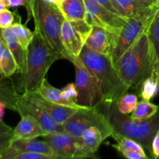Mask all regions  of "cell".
I'll return each mask as SVG.
<instances>
[{
  "instance_id": "cell-1",
  "label": "cell",
  "mask_w": 159,
  "mask_h": 159,
  "mask_svg": "<svg viewBox=\"0 0 159 159\" xmlns=\"http://www.w3.org/2000/svg\"><path fill=\"white\" fill-rule=\"evenodd\" d=\"M34 38L26 50V62L23 71L13 82L18 94L32 93L38 89L46 79L51 65L61 57L50 47L37 28H34Z\"/></svg>"
},
{
  "instance_id": "cell-2",
  "label": "cell",
  "mask_w": 159,
  "mask_h": 159,
  "mask_svg": "<svg viewBox=\"0 0 159 159\" xmlns=\"http://www.w3.org/2000/svg\"><path fill=\"white\" fill-rule=\"evenodd\" d=\"M114 66L129 88L138 89L142 82L152 75V56L146 31L115 62Z\"/></svg>"
},
{
  "instance_id": "cell-3",
  "label": "cell",
  "mask_w": 159,
  "mask_h": 159,
  "mask_svg": "<svg viewBox=\"0 0 159 159\" xmlns=\"http://www.w3.org/2000/svg\"><path fill=\"white\" fill-rule=\"evenodd\" d=\"M79 57L100 82L103 94L102 104L116 103L130 89L120 79L110 57L92 51L85 45Z\"/></svg>"
},
{
  "instance_id": "cell-4",
  "label": "cell",
  "mask_w": 159,
  "mask_h": 159,
  "mask_svg": "<svg viewBox=\"0 0 159 159\" xmlns=\"http://www.w3.org/2000/svg\"><path fill=\"white\" fill-rule=\"evenodd\" d=\"M98 108L107 116L115 132L138 141L152 154V141L159 130V107L155 115L145 120L134 119L129 114L121 113L116 103L101 104Z\"/></svg>"
},
{
  "instance_id": "cell-5",
  "label": "cell",
  "mask_w": 159,
  "mask_h": 159,
  "mask_svg": "<svg viewBox=\"0 0 159 159\" xmlns=\"http://www.w3.org/2000/svg\"><path fill=\"white\" fill-rule=\"evenodd\" d=\"M25 7L29 18L34 19V27L40 30L47 43L61 58L69 61L61 40V28L65 17L58 6L44 0H27Z\"/></svg>"
},
{
  "instance_id": "cell-6",
  "label": "cell",
  "mask_w": 159,
  "mask_h": 159,
  "mask_svg": "<svg viewBox=\"0 0 159 159\" xmlns=\"http://www.w3.org/2000/svg\"><path fill=\"white\" fill-rule=\"evenodd\" d=\"M71 63L75 68V86L78 93L76 102L88 108L98 107L103 99L102 87L97 78L85 67L79 57Z\"/></svg>"
},
{
  "instance_id": "cell-7",
  "label": "cell",
  "mask_w": 159,
  "mask_h": 159,
  "mask_svg": "<svg viewBox=\"0 0 159 159\" xmlns=\"http://www.w3.org/2000/svg\"><path fill=\"white\" fill-rule=\"evenodd\" d=\"M93 127L100 129L107 138L111 137L114 132L107 116L98 107L77 110L64 124L65 132L77 138H81L87 129Z\"/></svg>"
},
{
  "instance_id": "cell-8",
  "label": "cell",
  "mask_w": 159,
  "mask_h": 159,
  "mask_svg": "<svg viewBox=\"0 0 159 159\" xmlns=\"http://www.w3.org/2000/svg\"><path fill=\"white\" fill-rule=\"evenodd\" d=\"M158 13L159 10L143 16L127 18L120 33L116 35V45L112 55L113 64L138 40L143 33L147 30L150 23Z\"/></svg>"
},
{
  "instance_id": "cell-9",
  "label": "cell",
  "mask_w": 159,
  "mask_h": 159,
  "mask_svg": "<svg viewBox=\"0 0 159 159\" xmlns=\"http://www.w3.org/2000/svg\"><path fill=\"white\" fill-rule=\"evenodd\" d=\"M43 138L61 159L97 158L85 148L82 138L74 137L66 132L48 134Z\"/></svg>"
},
{
  "instance_id": "cell-10",
  "label": "cell",
  "mask_w": 159,
  "mask_h": 159,
  "mask_svg": "<svg viewBox=\"0 0 159 159\" xmlns=\"http://www.w3.org/2000/svg\"><path fill=\"white\" fill-rule=\"evenodd\" d=\"M86 8L85 20L91 26H97L118 34L125 25L127 18L110 11L93 0H84Z\"/></svg>"
},
{
  "instance_id": "cell-11",
  "label": "cell",
  "mask_w": 159,
  "mask_h": 159,
  "mask_svg": "<svg viewBox=\"0 0 159 159\" xmlns=\"http://www.w3.org/2000/svg\"><path fill=\"white\" fill-rule=\"evenodd\" d=\"M16 112L20 116L30 115L34 116L48 134L65 132L64 125L57 124L40 106L26 98L24 95L19 94Z\"/></svg>"
},
{
  "instance_id": "cell-12",
  "label": "cell",
  "mask_w": 159,
  "mask_h": 159,
  "mask_svg": "<svg viewBox=\"0 0 159 159\" xmlns=\"http://www.w3.org/2000/svg\"><path fill=\"white\" fill-rule=\"evenodd\" d=\"M119 15L125 18L139 17L159 10V2L152 0H111Z\"/></svg>"
},
{
  "instance_id": "cell-13",
  "label": "cell",
  "mask_w": 159,
  "mask_h": 159,
  "mask_svg": "<svg viewBox=\"0 0 159 159\" xmlns=\"http://www.w3.org/2000/svg\"><path fill=\"white\" fill-rule=\"evenodd\" d=\"M116 34L100 26H93L85 45L92 51L109 56L112 58L116 45Z\"/></svg>"
},
{
  "instance_id": "cell-14",
  "label": "cell",
  "mask_w": 159,
  "mask_h": 159,
  "mask_svg": "<svg viewBox=\"0 0 159 159\" xmlns=\"http://www.w3.org/2000/svg\"><path fill=\"white\" fill-rule=\"evenodd\" d=\"M23 95H24L26 98L30 99L34 102L40 106L57 124H61V125H64L67 120L70 116H72L77 110H79L77 109L71 108V107L54 103L45 99L37 92L23 93Z\"/></svg>"
},
{
  "instance_id": "cell-15",
  "label": "cell",
  "mask_w": 159,
  "mask_h": 159,
  "mask_svg": "<svg viewBox=\"0 0 159 159\" xmlns=\"http://www.w3.org/2000/svg\"><path fill=\"white\" fill-rule=\"evenodd\" d=\"M61 40L65 51L69 56L70 61L79 57L85 41L72 23L65 19L61 28Z\"/></svg>"
},
{
  "instance_id": "cell-16",
  "label": "cell",
  "mask_w": 159,
  "mask_h": 159,
  "mask_svg": "<svg viewBox=\"0 0 159 159\" xmlns=\"http://www.w3.org/2000/svg\"><path fill=\"white\" fill-rule=\"evenodd\" d=\"M48 132L40 123L30 115L21 116V120L13 129L12 139H31L43 137Z\"/></svg>"
},
{
  "instance_id": "cell-17",
  "label": "cell",
  "mask_w": 159,
  "mask_h": 159,
  "mask_svg": "<svg viewBox=\"0 0 159 159\" xmlns=\"http://www.w3.org/2000/svg\"><path fill=\"white\" fill-rule=\"evenodd\" d=\"M9 148L19 152L43 154L54 157L55 159H61L60 157L54 154L52 148L45 140L40 141L37 138L12 139Z\"/></svg>"
},
{
  "instance_id": "cell-18",
  "label": "cell",
  "mask_w": 159,
  "mask_h": 159,
  "mask_svg": "<svg viewBox=\"0 0 159 159\" xmlns=\"http://www.w3.org/2000/svg\"><path fill=\"white\" fill-rule=\"evenodd\" d=\"M146 32L148 36L152 56V74L151 77L159 81V13L152 20Z\"/></svg>"
},
{
  "instance_id": "cell-19",
  "label": "cell",
  "mask_w": 159,
  "mask_h": 159,
  "mask_svg": "<svg viewBox=\"0 0 159 159\" xmlns=\"http://www.w3.org/2000/svg\"><path fill=\"white\" fill-rule=\"evenodd\" d=\"M2 36L4 40L5 43L11 51L15 58L16 62L18 67V72L23 71L26 62V51L23 49L22 45L19 42L16 36L14 34L12 27H8L6 29H2Z\"/></svg>"
},
{
  "instance_id": "cell-20",
  "label": "cell",
  "mask_w": 159,
  "mask_h": 159,
  "mask_svg": "<svg viewBox=\"0 0 159 159\" xmlns=\"http://www.w3.org/2000/svg\"><path fill=\"white\" fill-rule=\"evenodd\" d=\"M35 92H37V93L41 95L45 99L54 102V103L71 107V108L77 109V110H82V109L85 108V107L79 105L77 102H70V101L66 100L62 96L61 89H58L51 85L49 83V82L47 80V79H43L38 89Z\"/></svg>"
},
{
  "instance_id": "cell-21",
  "label": "cell",
  "mask_w": 159,
  "mask_h": 159,
  "mask_svg": "<svg viewBox=\"0 0 159 159\" xmlns=\"http://www.w3.org/2000/svg\"><path fill=\"white\" fill-rule=\"evenodd\" d=\"M58 7L65 20L68 21L85 20L86 8L84 0H63Z\"/></svg>"
},
{
  "instance_id": "cell-22",
  "label": "cell",
  "mask_w": 159,
  "mask_h": 159,
  "mask_svg": "<svg viewBox=\"0 0 159 159\" xmlns=\"http://www.w3.org/2000/svg\"><path fill=\"white\" fill-rule=\"evenodd\" d=\"M18 96L13 80L0 74V101L4 102L9 110L16 111Z\"/></svg>"
},
{
  "instance_id": "cell-23",
  "label": "cell",
  "mask_w": 159,
  "mask_h": 159,
  "mask_svg": "<svg viewBox=\"0 0 159 159\" xmlns=\"http://www.w3.org/2000/svg\"><path fill=\"white\" fill-rule=\"evenodd\" d=\"M81 138L85 148L93 155L96 154L100 144L107 138L103 132L96 127L87 129Z\"/></svg>"
},
{
  "instance_id": "cell-24",
  "label": "cell",
  "mask_w": 159,
  "mask_h": 159,
  "mask_svg": "<svg viewBox=\"0 0 159 159\" xmlns=\"http://www.w3.org/2000/svg\"><path fill=\"white\" fill-rule=\"evenodd\" d=\"M111 137L116 141V144H113V147L116 150L126 149V150L135 151V152H138L143 155H146L143 146L138 141L115 131L113 132Z\"/></svg>"
},
{
  "instance_id": "cell-25",
  "label": "cell",
  "mask_w": 159,
  "mask_h": 159,
  "mask_svg": "<svg viewBox=\"0 0 159 159\" xmlns=\"http://www.w3.org/2000/svg\"><path fill=\"white\" fill-rule=\"evenodd\" d=\"M0 67H1V75L7 78H11L18 71V67L15 58L6 45H5L3 48Z\"/></svg>"
},
{
  "instance_id": "cell-26",
  "label": "cell",
  "mask_w": 159,
  "mask_h": 159,
  "mask_svg": "<svg viewBox=\"0 0 159 159\" xmlns=\"http://www.w3.org/2000/svg\"><path fill=\"white\" fill-rule=\"evenodd\" d=\"M159 106L152 103L150 101L144 100L138 102L136 108L131 113V116L134 119L145 120L152 117L158 110Z\"/></svg>"
},
{
  "instance_id": "cell-27",
  "label": "cell",
  "mask_w": 159,
  "mask_h": 159,
  "mask_svg": "<svg viewBox=\"0 0 159 159\" xmlns=\"http://www.w3.org/2000/svg\"><path fill=\"white\" fill-rule=\"evenodd\" d=\"M0 159H55L54 157L40 153L19 152L7 148L0 152Z\"/></svg>"
},
{
  "instance_id": "cell-28",
  "label": "cell",
  "mask_w": 159,
  "mask_h": 159,
  "mask_svg": "<svg viewBox=\"0 0 159 159\" xmlns=\"http://www.w3.org/2000/svg\"><path fill=\"white\" fill-rule=\"evenodd\" d=\"M138 90L141 99L150 101L158 93L159 81L150 76L142 82Z\"/></svg>"
},
{
  "instance_id": "cell-29",
  "label": "cell",
  "mask_w": 159,
  "mask_h": 159,
  "mask_svg": "<svg viewBox=\"0 0 159 159\" xmlns=\"http://www.w3.org/2000/svg\"><path fill=\"white\" fill-rule=\"evenodd\" d=\"M11 27H12L14 34L16 36L20 44L22 45L23 49L26 51L30 43H31L33 38H34V32H31L25 25H23L18 22L14 23Z\"/></svg>"
},
{
  "instance_id": "cell-30",
  "label": "cell",
  "mask_w": 159,
  "mask_h": 159,
  "mask_svg": "<svg viewBox=\"0 0 159 159\" xmlns=\"http://www.w3.org/2000/svg\"><path fill=\"white\" fill-rule=\"evenodd\" d=\"M138 103V97L134 94H127L122 96L116 102L117 110L124 114H130L134 110Z\"/></svg>"
},
{
  "instance_id": "cell-31",
  "label": "cell",
  "mask_w": 159,
  "mask_h": 159,
  "mask_svg": "<svg viewBox=\"0 0 159 159\" xmlns=\"http://www.w3.org/2000/svg\"><path fill=\"white\" fill-rule=\"evenodd\" d=\"M14 23V14L6 8L0 12V29L11 27Z\"/></svg>"
},
{
  "instance_id": "cell-32",
  "label": "cell",
  "mask_w": 159,
  "mask_h": 159,
  "mask_svg": "<svg viewBox=\"0 0 159 159\" xmlns=\"http://www.w3.org/2000/svg\"><path fill=\"white\" fill-rule=\"evenodd\" d=\"M61 91L62 96H63V97L65 98L66 100L70 101V102H76L78 93L77 90H76L75 84H68L66 86H65L63 89H61Z\"/></svg>"
},
{
  "instance_id": "cell-33",
  "label": "cell",
  "mask_w": 159,
  "mask_h": 159,
  "mask_svg": "<svg viewBox=\"0 0 159 159\" xmlns=\"http://www.w3.org/2000/svg\"><path fill=\"white\" fill-rule=\"evenodd\" d=\"M118 152H120L125 158L128 159H147L148 156L146 155L139 153L135 151L126 150V149H119Z\"/></svg>"
},
{
  "instance_id": "cell-34",
  "label": "cell",
  "mask_w": 159,
  "mask_h": 159,
  "mask_svg": "<svg viewBox=\"0 0 159 159\" xmlns=\"http://www.w3.org/2000/svg\"><path fill=\"white\" fill-rule=\"evenodd\" d=\"M12 134L0 135V152L4 151L10 145L11 141L12 139Z\"/></svg>"
},
{
  "instance_id": "cell-35",
  "label": "cell",
  "mask_w": 159,
  "mask_h": 159,
  "mask_svg": "<svg viewBox=\"0 0 159 159\" xmlns=\"http://www.w3.org/2000/svg\"><path fill=\"white\" fill-rule=\"evenodd\" d=\"M152 155L154 158H159V130L157 132L152 141Z\"/></svg>"
},
{
  "instance_id": "cell-36",
  "label": "cell",
  "mask_w": 159,
  "mask_h": 159,
  "mask_svg": "<svg viewBox=\"0 0 159 159\" xmlns=\"http://www.w3.org/2000/svg\"><path fill=\"white\" fill-rule=\"evenodd\" d=\"M13 133V128L6 124L3 121H0V135L8 134Z\"/></svg>"
},
{
  "instance_id": "cell-37",
  "label": "cell",
  "mask_w": 159,
  "mask_h": 159,
  "mask_svg": "<svg viewBox=\"0 0 159 159\" xmlns=\"http://www.w3.org/2000/svg\"><path fill=\"white\" fill-rule=\"evenodd\" d=\"M93 1L99 3V4L102 5V6H105L106 8H107L108 9H110V11H112V12H114V13L118 14V12H116V10L115 9V8L113 7V4H112L111 0H93Z\"/></svg>"
},
{
  "instance_id": "cell-38",
  "label": "cell",
  "mask_w": 159,
  "mask_h": 159,
  "mask_svg": "<svg viewBox=\"0 0 159 159\" xmlns=\"http://www.w3.org/2000/svg\"><path fill=\"white\" fill-rule=\"evenodd\" d=\"M9 2H10V7L16 8L22 6H26L27 0H9Z\"/></svg>"
},
{
  "instance_id": "cell-39",
  "label": "cell",
  "mask_w": 159,
  "mask_h": 159,
  "mask_svg": "<svg viewBox=\"0 0 159 159\" xmlns=\"http://www.w3.org/2000/svg\"><path fill=\"white\" fill-rule=\"evenodd\" d=\"M7 108V106L4 102H1L0 101V121H3V118H4L5 115V110Z\"/></svg>"
},
{
  "instance_id": "cell-40",
  "label": "cell",
  "mask_w": 159,
  "mask_h": 159,
  "mask_svg": "<svg viewBox=\"0 0 159 159\" xmlns=\"http://www.w3.org/2000/svg\"><path fill=\"white\" fill-rule=\"evenodd\" d=\"M5 43L4 40L2 38V34H0V62H1V57H2V51H3V48H4ZM0 74H1V67H0Z\"/></svg>"
},
{
  "instance_id": "cell-41",
  "label": "cell",
  "mask_w": 159,
  "mask_h": 159,
  "mask_svg": "<svg viewBox=\"0 0 159 159\" xmlns=\"http://www.w3.org/2000/svg\"><path fill=\"white\" fill-rule=\"evenodd\" d=\"M45 2H47L48 3H51V4H54V5H56V6H59L61 4V1L60 0H44Z\"/></svg>"
},
{
  "instance_id": "cell-42",
  "label": "cell",
  "mask_w": 159,
  "mask_h": 159,
  "mask_svg": "<svg viewBox=\"0 0 159 159\" xmlns=\"http://www.w3.org/2000/svg\"><path fill=\"white\" fill-rule=\"evenodd\" d=\"M6 6H5L4 3L2 2V0H0V12H2V10H4L5 9H6Z\"/></svg>"
},
{
  "instance_id": "cell-43",
  "label": "cell",
  "mask_w": 159,
  "mask_h": 159,
  "mask_svg": "<svg viewBox=\"0 0 159 159\" xmlns=\"http://www.w3.org/2000/svg\"><path fill=\"white\" fill-rule=\"evenodd\" d=\"M2 2L4 3L5 6H6V7H10V2H9V0H2Z\"/></svg>"
},
{
  "instance_id": "cell-44",
  "label": "cell",
  "mask_w": 159,
  "mask_h": 159,
  "mask_svg": "<svg viewBox=\"0 0 159 159\" xmlns=\"http://www.w3.org/2000/svg\"><path fill=\"white\" fill-rule=\"evenodd\" d=\"M152 1L155 2H159V0H152Z\"/></svg>"
},
{
  "instance_id": "cell-45",
  "label": "cell",
  "mask_w": 159,
  "mask_h": 159,
  "mask_svg": "<svg viewBox=\"0 0 159 159\" xmlns=\"http://www.w3.org/2000/svg\"><path fill=\"white\" fill-rule=\"evenodd\" d=\"M0 34H2V29H0Z\"/></svg>"
},
{
  "instance_id": "cell-46",
  "label": "cell",
  "mask_w": 159,
  "mask_h": 159,
  "mask_svg": "<svg viewBox=\"0 0 159 159\" xmlns=\"http://www.w3.org/2000/svg\"><path fill=\"white\" fill-rule=\"evenodd\" d=\"M60 1H61V2H62V1H63V0H60Z\"/></svg>"
}]
</instances>
